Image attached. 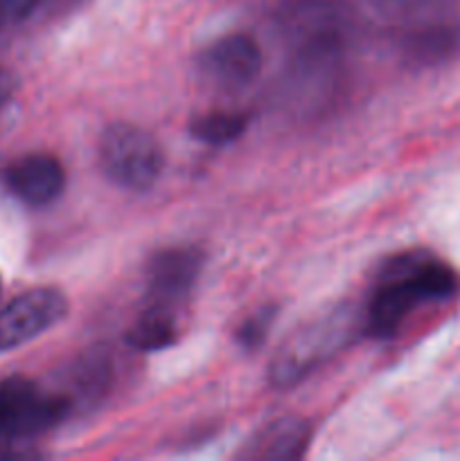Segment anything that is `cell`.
Instances as JSON below:
<instances>
[{"label":"cell","instance_id":"14","mask_svg":"<svg viewBox=\"0 0 460 461\" xmlns=\"http://www.w3.org/2000/svg\"><path fill=\"white\" fill-rule=\"evenodd\" d=\"M451 0H383L391 12L395 14H422V12H433L437 7H445Z\"/></svg>","mask_w":460,"mask_h":461},{"label":"cell","instance_id":"1","mask_svg":"<svg viewBox=\"0 0 460 461\" xmlns=\"http://www.w3.org/2000/svg\"><path fill=\"white\" fill-rule=\"evenodd\" d=\"M454 291V273L440 261L418 255L392 261L363 311V333L373 338L395 336L415 306L446 300Z\"/></svg>","mask_w":460,"mask_h":461},{"label":"cell","instance_id":"2","mask_svg":"<svg viewBox=\"0 0 460 461\" xmlns=\"http://www.w3.org/2000/svg\"><path fill=\"white\" fill-rule=\"evenodd\" d=\"M359 331L363 333V311L354 304L329 306L320 315L302 322L280 345L269 367L271 383L282 390L298 385L302 378L345 349Z\"/></svg>","mask_w":460,"mask_h":461},{"label":"cell","instance_id":"5","mask_svg":"<svg viewBox=\"0 0 460 461\" xmlns=\"http://www.w3.org/2000/svg\"><path fill=\"white\" fill-rule=\"evenodd\" d=\"M68 297L57 288H32L0 309V351L16 349L61 322Z\"/></svg>","mask_w":460,"mask_h":461},{"label":"cell","instance_id":"4","mask_svg":"<svg viewBox=\"0 0 460 461\" xmlns=\"http://www.w3.org/2000/svg\"><path fill=\"white\" fill-rule=\"evenodd\" d=\"M68 410V399L43 394L30 378H5L0 381V446L50 430L63 421Z\"/></svg>","mask_w":460,"mask_h":461},{"label":"cell","instance_id":"7","mask_svg":"<svg viewBox=\"0 0 460 461\" xmlns=\"http://www.w3.org/2000/svg\"><path fill=\"white\" fill-rule=\"evenodd\" d=\"M198 70L219 88H244L260 75L262 50L246 34L224 36L198 54Z\"/></svg>","mask_w":460,"mask_h":461},{"label":"cell","instance_id":"3","mask_svg":"<svg viewBox=\"0 0 460 461\" xmlns=\"http://www.w3.org/2000/svg\"><path fill=\"white\" fill-rule=\"evenodd\" d=\"M99 162L115 185L147 192L161 178L165 153L152 133L129 122H115L99 140Z\"/></svg>","mask_w":460,"mask_h":461},{"label":"cell","instance_id":"15","mask_svg":"<svg viewBox=\"0 0 460 461\" xmlns=\"http://www.w3.org/2000/svg\"><path fill=\"white\" fill-rule=\"evenodd\" d=\"M36 3H39V0H0V14L5 16V21H7V18L21 21V18L30 16L32 9L36 7Z\"/></svg>","mask_w":460,"mask_h":461},{"label":"cell","instance_id":"9","mask_svg":"<svg viewBox=\"0 0 460 461\" xmlns=\"http://www.w3.org/2000/svg\"><path fill=\"white\" fill-rule=\"evenodd\" d=\"M5 185L25 205L43 207L57 201L66 189V169L54 156L32 153L7 167Z\"/></svg>","mask_w":460,"mask_h":461},{"label":"cell","instance_id":"8","mask_svg":"<svg viewBox=\"0 0 460 461\" xmlns=\"http://www.w3.org/2000/svg\"><path fill=\"white\" fill-rule=\"evenodd\" d=\"M282 32L302 57L323 59L338 43L336 12L323 0H296L282 9Z\"/></svg>","mask_w":460,"mask_h":461},{"label":"cell","instance_id":"11","mask_svg":"<svg viewBox=\"0 0 460 461\" xmlns=\"http://www.w3.org/2000/svg\"><path fill=\"white\" fill-rule=\"evenodd\" d=\"M179 340L176 309L149 304L126 331V345L135 351H162Z\"/></svg>","mask_w":460,"mask_h":461},{"label":"cell","instance_id":"10","mask_svg":"<svg viewBox=\"0 0 460 461\" xmlns=\"http://www.w3.org/2000/svg\"><path fill=\"white\" fill-rule=\"evenodd\" d=\"M311 441L309 421L300 417H282L262 428L244 448V457L260 461H291L307 453Z\"/></svg>","mask_w":460,"mask_h":461},{"label":"cell","instance_id":"12","mask_svg":"<svg viewBox=\"0 0 460 461\" xmlns=\"http://www.w3.org/2000/svg\"><path fill=\"white\" fill-rule=\"evenodd\" d=\"M248 117L242 113H207V115L197 117L189 124V133L194 140L203 144H212V147H221V144H230L246 131Z\"/></svg>","mask_w":460,"mask_h":461},{"label":"cell","instance_id":"6","mask_svg":"<svg viewBox=\"0 0 460 461\" xmlns=\"http://www.w3.org/2000/svg\"><path fill=\"white\" fill-rule=\"evenodd\" d=\"M203 264L206 255L194 246L167 248L156 252L147 266L149 304L176 309L180 302L188 300Z\"/></svg>","mask_w":460,"mask_h":461},{"label":"cell","instance_id":"16","mask_svg":"<svg viewBox=\"0 0 460 461\" xmlns=\"http://www.w3.org/2000/svg\"><path fill=\"white\" fill-rule=\"evenodd\" d=\"M3 21H5V16H3V14H0V25H3Z\"/></svg>","mask_w":460,"mask_h":461},{"label":"cell","instance_id":"13","mask_svg":"<svg viewBox=\"0 0 460 461\" xmlns=\"http://www.w3.org/2000/svg\"><path fill=\"white\" fill-rule=\"evenodd\" d=\"M275 315H278V306H264L257 313H253L242 327L237 329V342L244 347L246 351L257 349L262 342L266 340L269 336L271 327L275 322Z\"/></svg>","mask_w":460,"mask_h":461}]
</instances>
